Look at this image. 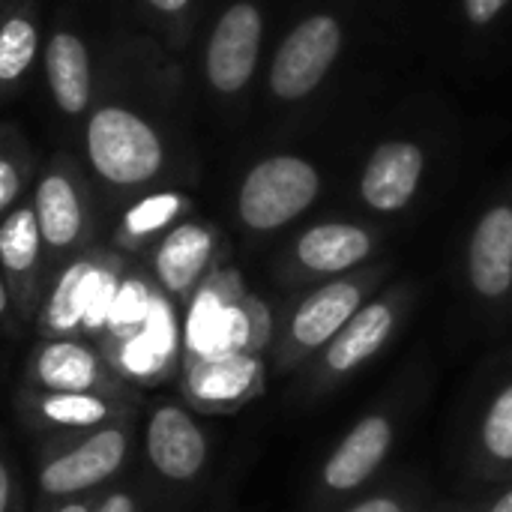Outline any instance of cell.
<instances>
[{
    "label": "cell",
    "instance_id": "cell-16",
    "mask_svg": "<svg viewBox=\"0 0 512 512\" xmlns=\"http://www.w3.org/2000/svg\"><path fill=\"white\" fill-rule=\"evenodd\" d=\"M423 174V153L408 141H390L375 150L363 174V198L381 213H393L411 201Z\"/></svg>",
    "mask_w": 512,
    "mask_h": 512
},
{
    "label": "cell",
    "instance_id": "cell-19",
    "mask_svg": "<svg viewBox=\"0 0 512 512\" xmlns=\"http://www.w3.org/2000/svg\"><path fill=\"white\" fill-rule=\"evenodd\" d=\"M360 291L351 282H333L315 291L300 303L291 318V339L303 348L327 345L339 336V330L357 315Z\"/></svg>",
    "mask_w": 512,
    "mask_h": 512
},
{
    "label": "cell",
    "instance_id": "cell-26",
    "mask_svg": "<svg viewBox=\"0 0 512 512\" xmlns=\"http://www.w3.org/2000/svg\"><path fill=\"white\" fill-rule=\"evenodd\" d=\"M483 444L495 459L512 462V384L492 402L483 420Z\"/></svg>",
    "mask_w": 512,
    "mask_h": 512
},
{
    "label": "cell",
    "instance_id": "cell-33",
    "mask_svg": "<svg viewBox=\"0 0 512 512\" xmlns=\"http://www.w3.org/2000/svg\"><path fill=\"white\" fill-rule=\"evenodd\" d=\"M351 512H402V507L396 501H390V498H369Z\"/></svg>",
    "mask_w": 512,
    "mask_h": 512
},
{
    "label": "cell",
    "instance_id": "cell-25",
    "mask_svg": "<svg viewBox=\"0 0 512 512\" xmlns=\"http://www.w3.org/2000/svg\"><path fill=\"white\" fill-rule=\"evenodd\" d=\"M36 45H39L36 27L27 18L12 15L9 21H3V27H0V81L9 84V81L21 78L36 57Z\"/></svg>",
    "mask_w": 512,
    "mask_h": 512
},
{
    "label": "cell",
    "instance_id": "cell-5",
    "mask_svg": "<svg viewBox=\"0 0 512 512\" xmlns=\"http://www.w3.org/2000/svg\"><path fill=\"white\" fill-rule=\"evenodd\" d=\"M318 174L297 156H273L255 165L240 189V219L255 231H273L300 216L318 195Z\"/></svg>",
    "mask_w": 512,
    "mask_h": 512
},
{
    "label": "cell",
    "instance_id": "cell-13",
    "mask_svg": "<svg viewBox=\"0 0 512 512\" xmlns=\"http://www.w3.org/2000/svg\"><path fill=\"white\" fill-rule=\"evenodd\" d=\"M261 45V15L249 3L231 6L207 45V78L222 93H237L255 72Z\"/></svg>",
    "mask_w": 512,
    "mask_h": 512
},
{
    "label": "cell",
    "instance_id": "cell-10",
    "mask_svg": "<svg viewBox=\"0 0 512 512\" xmlns=\"http://www.w3.org/2000/svg\"><path fill=\"white\" fill-rule=\"evenodd\" d=\"M255 342V318L240 303L228 300L222 288H201L192 297L183 345L186 357H225L246 354ZM252 354V351H249Z\"/></svg>",
    "mask_w": 512,
    "mask_h": 512
},
{
    "label": "cell",
    "instance_id": "cell-11",
    "mask_svg": "<svg viewBox=\"0 0 512 512\" xmlns=\"http://www.w3.org/2000/svg\"><path fill=\"white\" fill-rule=\"evenodd\" d=\"M99 351L105 354L111 369L129 387L162 381L174 363V354H177V324H174V312H171L168 300L162 297V291L153 303L147 324L135 336L120 339L114 345H105Z\"/></svg>",
    "mask_w": 512,
    "mask_h": 512
},
{
    "label": "cell",
    "instance_id": "cell-22",
    "mask_svg": "<svg viewBox=\"0 0 512 512\" xmlns=\"http://www.w3.org/2000/svg\"><path fill=\"white\" fill-rule=\"evenodd\" d=\"M390 330H393V309L387 303H369L366 309H357V315L330 342L327 366L333 372L357 369L387 342Z\"/></svg>",
    "mask_w": 512,
    "mask_h": 512
},
{
    "label": "cell",
    "instance_id": "cell-7",
    "mask_svg": "<svg viewBox=\"0 0 512 512\" xmlns=\"http://www.w3.org/2000/svg\"><path fill=\"white\" fill-rule=\"evenodd\" d=\"M42 249L45 243L33 204L12 207L0 219V273L9 285L21 324H33L36 309L48 291V276L42 273Z\"/></svg>",
    "mask_w": 512,
    "mask_h": 512
},
{
    "label": "cell",
    "instance_id": "cell-12",
    "mask_svg": "<svg viewBox=\"0 0 512 512\" xmlns=\"http://www.w3.org/2000/svg\"><path fill=\"white\" fill-rule=\"evenodd\" d=\"M258 381L261 363L249 351L183 360V396L201 411H228L243 405L258 390Z\"/></svg>",
    "mask_w": 512,
    "mask_h": 512
},
{
    "label": "cell",
    "instance_id": "cell-23",
    "mask_svg": "<svg viewBox=\"0 0 512 512\" xmlns=\"http://www.w3.org/2000/svg\"><path fill=\"white\" fill-rule=\"evenodd\" d=\"M156 297H159V288H156V285H150L144 276L126 273L123 282H120L114 309H111V315H108L105 333H102V339H99L96 345L105 348V345H114V342H120V339L135 336V333L147 324Z\"/></svg>",
    "mask_w": 512,
    "mask_h": 512
},
{
    "label": "cell",
    "instance_id": "cell-20",
    "mask_svg": "<svg viewBox=\"0 0 512 512\" xmlns=\"http://www.w3.org/2000/svg\"><path fill=\"white\" fill-rule=\"evenodd\" d=\"M45 72L57 105L81 114L90 102V57L75 33H54L45 51Z\"/></svg>",
    "mask_w": 512,
    "mask_h": 512
},
{
    "label": "cell",
    "instance_id": "cell-29",
    "mask_svg": "<svg viewBox=\"0 0 512 512\" xmlns=\"http://www.w3.org/2000/svg\"><path fill=\"white\" fill-rule=\"evenodd\" d=\"M96 512H141L138 495L129 489H108L105 495H99Z\"/></svg>",
    "mask_w": 512,
    "mask_h": 512
},
{
    "label": "cell",
    "instance_id": "cell-32",
    "mask_svg": "<svg viewBox=\"0 0 512 512\" xmlns=\"http://www.w3.org/2000/svg\"><path fill=\"white\" fill-rule=\"evenodd\" d=\"M96 501H99V495H84V498H69V501L39 507V512H96Z\"/></svg>",
    "mask_w": 512,
    "mask_h": 512
},
{
    "label": "cell",
    "instance_id": "cell-21",
    "mask_svg": "<svg viewBox=\"0 0 512 512\" xmlns=\"http://www.w3.org/2000/svg\"><path fill=\"white\" fill-rule=\"evenodd\" d=\"M372 249V240L357 225H318L297 243V258L315 273H339L360 264Z\"/></svg>",
    "mask_w": 512,
    "mask_h": 512
},
{
    "label": "cell",
    "instance_id": "cell-1",
    "mask_svg": "<svg viewBox=\"0 0 512 512\" xmlns=\"http://www.w3.org/2000/svg\"><path fill=\"white\" fill-rule=\"evenodd\" d=\"M123 261L111 252L75 255L51 282L36 309L33 330L39 339H90L99 342L114 309Z\"/></svg>",
    "mask_w": 512,
    "mask_h": 512
},
{
    "label": "cell",
    "instance_id": "cell-14",
    "mask_svg": "<svg viewBox=\"0 0 512 512\" xmlns=\"http://www.w3.org/2000/svg\"><path fill=\"white\" fill-rule=\"evenodd\" d=\"M33 213L42 243L51 255H75L87 240V207L75 180L63 171H51L39 180L33 195Z\"/></svg>",
    "mask_w": 512,
    "mask_h": 512
},
{
    "label": "cell",
    "instance_id": "cell-35",
    "mask_svg": "<svg viewBox=\"0 0 512 512\" xmlns=\"http://www.w3.org/2000/svg\"><path fill=\"white\" fill-rule=\"evenodd\" d=\"M492 512H512V489L495 504V507H492Z\"/></svg>",
    "mask_w": 512,
    "mask_h": 512
},
{
    "label": "cell",
    "instance_id": "cell-31",
    "mask_svg": "<svg viewBox=\"0 0 512 512\" xmlns=\"http://www.w3.org/2000/svg\"><path fill=\"white\" fill-rule=\"evenodd\" d=\"M504 3H507V0H465V9H468L471 21L486 24V21H492V18L504 9Z\"/></svg>",
    "mask_w": 512,
    "mask_h": 512
},
{
    "label": "cell",
    "instance_id": "cell-8",
    "mask_svg": "<svg viewBox=\"0 0 512 512\" xmlns=\"http://www.w3.org/2000/svg\"><path fill=\"white\" fill-rule=\"evenodd\" d=\"M144 456L165 483L186 486L207 468V435L186 408L162 402L147 417Z\"/></svg>",
    "mask_w": 512,
    "mask_h": 512
},
{
    "label": "cell",
    "instance_id": "cell-30",
    "mask_svg": "<svg viewBox=\"0 0 512 512\" xmlns=\"http://www.w3.org/2000/svg\"><path fill=\"white\" fill-rule=\"evenodd\" d=\"M21 327L18 315H15V303H12V294H9V285L0 273V330L6 333H15Z\"/></svg>",
    "mask_w": 512,
    "mask_h": 512
},
{
    "label": "cell",
    "instance_id": "cell-34",
    "mask_svg": "<svg viewBox=\"0 0 512 512\" xmlns=\"http://www.w3.org/2000/svg\"><path fill=\"white\" fill-rule=\"evenodd\" d=\"M153 9H159V12H180V9H186L189 6V0H147Z\"/></svg>",
    "mask_w": 512,
    "mask_h": 512
},
{
    "label": "cell",
    "instance_id": "cell-27",
    "mask_svg": "<svg viewBox=\"0 0 512 512\" xmlns=\"http://www.w3.org/2000/svg\"><path fill=\"white\" fill-rule=\"evenodd\" d=\"M21 507H24V495H21L15 465L0 450V512H21Z\"/></svg>",
    "mask_w": 512,
    "mask_h": 512
},
{
    "label": "cell",
    "instance_id": "cell-17",
    "mask_svg": "<svg viewBox=\"0 0 512 512\" xmlns=\"http://www.w3.org/2000/svg\"><path fill=\"white\" fill-rule=\"evenodd\" d=\"M471 285L483 297H504L512 288V210H489L471 240Z\"/></svg>",
    "mask_w": 512,
    "mask_h": 512
},
{
    "label": "cell",
    "instance_id": "cell-3",
    "mask_svg": "<svg viewBox=\"0 0 512 512\" xmlns=\"http://www.w3.org/2000/svg\"><path fill=\"white\" fill-rule=\"evenodd\" d=\"M87 159L105 183L141 186L159 174L165 153L144 117L105 105L87 123Z\"/></svg>",
    "mask_w": 512,
    "mask_h": 512
},
{
    "label": "cell",
    "instance_id": "cell-2",
    "mask_svg": "<svg viewBox=\"0 0 512 512\" xmlns=\"http://www.w3.org/2000/svg\"><path fill=\"white\" fill-rule=\"evenodd\" d=\"M132 429L135 420H123L99 432L48 441L36 465L39 507L96 495L102 486H108L129 459Z\"/></svg>",
    "mask_w": 512,
    "mask_h": 512
},
{
    "label": "cell",
    "instance_id": "cell-9",
    "mask_svg": "<svg viewBox=\"0 0 512 512\" xmlns=\"http://www.w3.org/2000/svg\"><path fill=\"white\" fill-rule=\"evenodd\" d=\"M342 45V30L330 15H315L306 18L297 30L288 33L282 42L273 72H270V87L282 99H300L309 90H315L336 60Z\"/></svg>",
    "mask_w": 512,
    "mask_h": 512
},
{
    "label": "cell",
    "instance_id": "cell-4",
    "mask_svg": "<svg viewBox=\"0 0 512 512\" xmlns=\"http://www.w3.org/2000/svg\"><path fill=\"white\" fill-rule=\"evenodd\" d=\"M24 387L42 393H96L135 399L132 387L111 369L90 339H39L24 366Z\"/></svg>",
    "mask_w": 512,
    "mask_h": 512
},
{
    "label": "cell",
    "instance_id": "cell-18",
    "mask_svg": "<svg viewBox=\"0 0 512 512\" xmlns=\"http://www.w3.org/2000/svg\"><path fill=\"white\" fill-rule=\"evenodd\" d=\"M390 441H393L390 423L384 417H366L348 432V438L330 456L324 468V483L336 492L357 489L378 471V465L390 450Z\"/></svg>",
    "mask_w": 512,
    "mask_h": 512
},
{
    "label": "cell",
    "instance_id": "cell-15",
    "mask_svg": "<svg viewBox=\"0 0 512 512\" xmlns=\"http://www.w3.org/2000/svg\"><path fill=\"white\" fill-rule=\"evenodd\" d=\"M210 258H213V234L204 225L186 222L171 228L153 255V273L159 291L171 297H189L198 288Z\"/></svg>",
    "mask_w": 512,
    "mask_h": 512
},
{
    "label": "cell",
    "instance_id": "cell-28",
    "mask_svg": "<svg viewBox=\"0 0 512 512\" xmlns=\"http://www.w3.org/2000/svg\"><path fill=\"white\" fill-rule=\"evenodd\" d=\"M21 171L12 159L0 156V216H6L15 204V198L21 195Z\"/></svg>",
    "mask_w": 512,
    "mask_h": 512
},
{
    "label": "cell",
    "instance_id": "cell-24",
    "mask_svg": "<svg viewBox=\"0 0 512 512\" xmlns=\"http://www.w3.org/2000/svg\"><path fill=\"white\" fill-rule=\"evenodd\" d=\"M183 210V198L174 192H159V195H147L138 204H132L120 222V240L129 243H141L144 237L162 231L165 225H171L177 219V213Z\"/></svg>",
    "mask_w": 512,
    "mask_h": 512
},
{
    "label": "cell",
    "instance_id": "cell-6",
    "mask_svg": "<svg viewBox=\"0 0 512 512\" xmlns=\"http://www.w3.org/2000/svg\"><path fill=\"white\" fill-rule=\"evenodd\" d=\"M15 405L21 420L48 441L99 432L105 426L135 420L138 414L135 399H114L96 393H42L30 387H21Z\"/></svg>",
    "mask_w": 512,
    "mask_h": 512
}]
</instances>
